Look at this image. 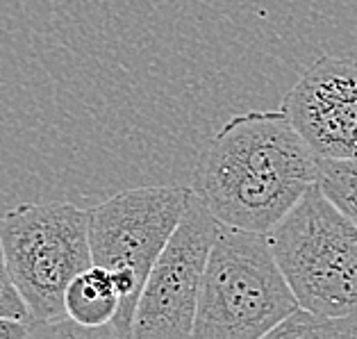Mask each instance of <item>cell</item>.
Here are the masks:
<instances>
[{"label": "cell", "instance_id": "cell-4", "mask_svg": "<svg viewBox=\"0 0 357 339\" xmlns=\"http://www.w3.org/2000/svg\"><path fill=\"white\" fill-rule=\"evenodd\" d=\"M0 246L30 324H59L66 285L93 264L89 212L64 201L16 205L0 214Z\"/></svg>", "mask_w": 357, "mask_h": 339}, {"label": "cell", "instance_id": "cell-2", "mask_svg": "<svg viewBox=\"0 0 357 339\" xmlns=\"http://www.w3.org/2000/svg\"><path fill=\"white\" fill-rule=\"evenodd\" d=\"M298 308L268 234L219 225L191 337L259 339Z\"/></svg>", "mask_w": 357, "mask_h": 339}, {"label": "cell", "instance_id": "cell-12", "mask_svg": "<svg viewBox=\"0 0 357 339\" xmlns=\"http://www.w3.org/2000/svg\"><path fill=\"white\" fill-rule=\"evenodd\" d=\"M32 333L25 321L16 319H3L0 317V339H23Z\"/></svg>", "mask_w": 357, "mask_h": 339}, {"label": "cell", "instance_id": "cell-5", "mask_svg": "<svg viewBox=\"0 0 357 339\" xmlns=\"http://www.w3.org/2000/svg\"><path fill=\"white\" fill-rule=\"evenodd\" d=\"M191 196L194 187L182 185L135 187L86 210L91 259L112 273L121 299L112 321L116 337L132 335L139 294L155 259L178 228Z\"/></svg>", "mask_w": 357, "mask_h": 339}, {"label": "cell", "instance_id": "cell-6", "mask_svg": "<svg viewBox=\"0 0 357 339\" xmlns=\"http://www.w3.org/2000/svg\"><path fill=\"white\" fill-rule=\"evenodd\" d=\"M219 221L196 191L139 294L132 339H182L194 333L200 287Z\"/></svg>", "mask_w": 357, "mask_h": 339}, {"label": "cell", "instance_id": "cell-11", "mask_svg": "<svg viewBox=\"0 0 357 339\" xmlns=\"http://www.w3.org/2000/svg\"><path fill=\"white\" fill-rule=\"evenodd\" d=\"M0 317L30 324L28 306H25L23 296L19 294V289H16V285L12 280V276H10V269H7V262H5L3 246H0Z\"/></svg>", "mask_w": 357, "mask_h": 339}, {"label": "cell", "instance_id": "cell-8", "mask_svg": "<svg viewBox=\"0 0 357 339\" xmlns=\"http://www.w3.org/2000/svg\"><path fill=\"white\" fill-rule=\"evenodd\" d=\"M121 306L114 278L105 266L82 269L64 292V312L75 326L93 330L112 326Z\"/></svg>", "mask_w": 357, "mask_h": 339}, {"label": "cell", "instance_id": "cell-9", "mask_svg": "<svg viewBox=\"0 0 357 339\" xmlns=\"http://www.w3.org/2000/svg\"><path fill=\"white\" fill-rule=\"evenodd\" d=\"M317 185L348 219L357 223V158H319Z\"/></svg>", "mask_w": 357, "mask_h": 339}, {"label": "cell", "instance_id": "cell-3", "mask_svg": "<svg viewBox=\"0 0 357 339\" xmlns=\"http://www.w3.org/2000/svg\"><path fill=\"white\" fill-rule=\"evenodd\" d=\"M298 306L321 317H357V223L312 185L268 232Z\"/></svg>", "mask_w": 357, "mask_h": 339}, {"label": "cell", "instance_id": "cell-10", "mask_svg": "<svg viewBox=\"0 0 357 339\" xmlns=\"http://www.w3.org/2000/svg\"><path fill=\"white\" fill-rule=\"evenodd\" d=\"M357 317H321L307 310H294L282 324H278L266 337L271 339H298V337H353Z\"/></svg>", "mask_w": 357, "mask_h": 339}, {"label": "cell", "instance_id": "cell-7", "mask_svg": "<svg viewBox=\"0 0 357 339\" xmlns=\"http://www.w3.org/2000/svg\"><path fill=\"white\" fill-rule=\"evenodd\" d=\"M282 110L319 158H357V59L319 57L284 96Z\"/></svg>", "mask_w": 357, "mask_h": 339}, {"label": "cell", "instance_id": "cell-1", "mask_svg": "<svg viewBox=\"0 0 357 339\" xmlns=\"http://www.w3.org/2000/svg\"><path fill=\"white\" fill-rule=\"evenodd\" d=\"M319 178V155L280 110L232 116L200 155L194 191L221 225L268 234Z\"/></svg>", "mask_w": 357, "mask_h": 339}, {"label": "cell", "instance_id": "cell-13", "mask_svg": "<svg viewBox=\"0 0 357 339\" xmlns=\"http://www.w3.org/2000/svg\"><path fill=\"white\" fill-rule=\"evenodd\" d=\"M353 337H357V326H355V333H353Z\"/></svg>", "mask_w": 357, "mask_h": 339}]
</instances>
